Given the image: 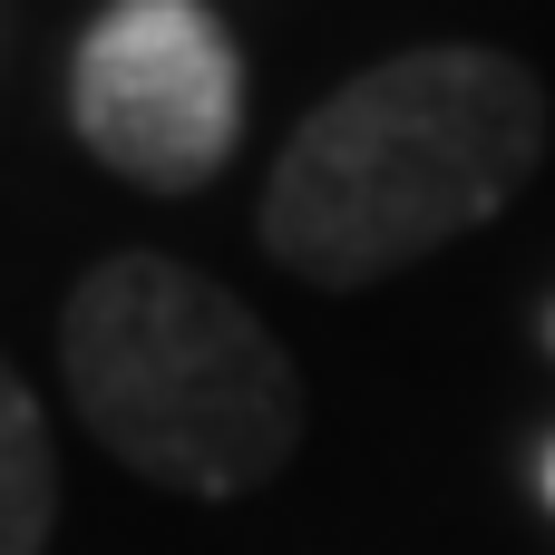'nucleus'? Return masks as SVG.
Here are the masks:
<instances>
[{"mask_svg":"<svg viewBox=\"0 0 555 555\" xmlns=\"http://www.w3.org/2000/svg\"><path fill=\"white\" fill-rule=\"evenodd\" d=\"M78 146L156 195H195L244 137V49L205 0H107L68 59Z\"/></svg>","mask_w":555,"mask_h":555,"instance_id":"obj_3","label":"nucleus"},{"mask_svg":"<svg viewBox=\"0 0 555 555\" xmlns=\"http://www.w3.org/2000/svg\"><path fill=\"white\" fill-rule=\"evenodd\" d=\"M59 371L88 439L176 498H254L302 449L293 351L176 254L88 263L59 302Z\"/></svg>","mask_w":555,"mask_h":555,"instance_id":"obj_2","label":"nucleus"},{"mask_svg":"<svg viewBox=\"0 0 555 555\" xmlns=\"http://www.w3.org/2000/svg\"><path fill=\"white\" fill-rule=\"evenodd\" d=\"M59 517V459H49V420L29 400V380L0 361V555H39Z\"/></svg>","mask_w":555,"mask_h":555,"instance_id":"obj_4","label":"nucleus"},{"mask_svg":"<svg viewBox=\"0 0 555 555\" xmlns=\"http://www.w3.org/2000/svg\"><path fill=\"white\" fill-rule=\"evenodd\" d=\"M546 166V88L507 49H400L341 78L263 176V254L322 293L410 273Z\"/></svg>","mask_w":555,"mask_h":555,"instance_id":"obj_1","label":"nucleus"},{"mask_svg":"<svg viewBox=\"0 0 555 555\" xmlns=\"http://www.w3.org/2000/svg\"><path fill=\"white\" fill-rule=\"evenodd\" d=\"M546 507H555V449H546Z\"/></svg>","mask_w":555,"mask_h":555,"instance_id":"obj_5","label":"nucleus"}]
</instances>
